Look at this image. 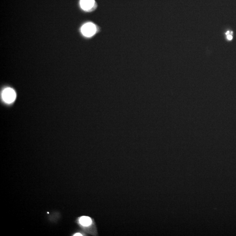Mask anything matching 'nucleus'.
Listing matches in <instances>:
<instances>
[{"instance_id":"nucleus-3","label":"nucleus","mask_w":236,"mask_h":236,"mask_svg":"<svg viewBox=\"0 0 236 236\" xmlns=\"http://www.w3.org/2000/svg\"><path fill=\"white\" fill-rule=\"evenodd\" d=\"M80 4L82 9L88 12L94 11L98 6L95 0H80Z\"/></svg>"},{"instance_id":"nucleus-2","label":"nucleus","mask_w":236,"mask_h":236,"mask_svg":"<svg viewBox=\"0 0 236 236\" xmlns=\"http://www.w3.org/2000/svg\"><path fill=\"white\" fill-rule=\"evenodd\" d=\"M16 98V92L12 88H8L4 89L2 93L3 100L8 104H11L13 102Z\"/></svg>"},{"instance_id":"nucleus-5","label":"nucleus","mask_w":236,"mask_h":236,"mask_svg":"<svg viewBox=\"0 0 236 236\" xmlns=\"http://www.w3.org/2000/svg\"><path fill=\"white\" fill-rule=\"evenodd\" d=\"M227 38L228 40H232V38H233V37H232V35H228L227 36Z\"/></svg>"},{"instance_id":"nucleus-4","label":"nucleus","mask_w":236,"mask_h":236,"mask_svg":"<svg viewBox=\"0 0 236 236\" xmlns=\"http://www.w3.org/2000/svg\"><path fill=\"white\" fill-rule=\"evenodd\" d=\"M79 222L80 224L83 227H88L92 224V220L89 217H81L79 219Z\"/></svg>"},{"instance_id":"nucleus-7","label":"nucleus","mask_w":236,"mask_h":236,"mask_svg":"<svg viewBox=\"0 0 236 236\" xmlns=\"http://www.w3.org/2000/svg\"><path fill=\"white\" fill-rule=\"evenodd\" d=\"M229 33H230V32L229 31L227 32H226V35H229Z\"/></svg>"},{"instance_id":"nucleus-1","label":"nucleus","mask_w":236,"mask_h":236,"mask_svg":"<svg viewBox=\"0 0 236 236\" xmlns=\"http://www.w3.org/2000/svg\"><path fill=\"white\" fill-rule=\"evenodd\" d=\"M99 31L98 26L92 22H87L81 27V33L86 37H91Z\"/></svg>"},{"instance_id":"nucleus-6","label":"nucleus","mask_w":236,"mask_h":236,"mask_svg":"<svg viewBox=\"0 0 236 236\" xmlns=\"http://www.w3.org/2000/svg\"><path fill=\"white\" fill-rule=\"evenodd\" d=\"M73 236H82V235H81V234H80V233H76V234H75V235H73Z\"/></svg>"}]
</instances>
